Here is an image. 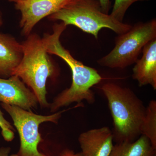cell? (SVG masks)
I'll list each match as a JSON object with an SVG mask.
<instances>
[{
    "instance_id": "cell-5",
    "label": "cell",
    "mask_w": 156,
    "mask_h": 156,
    "mask_svg": "<svg viewBox=\"0 0 156 156\" xmlns=\"http://www.w3.org/2000/svg\"><path fill=\"white\" fill-rule=\"evenodd\" d=\"M155 39V19L137 23L125 33L119 35L112 50L98 59L97 63L110 68H126L134 64L144 47Z\"/></svg>"
},
{
    "instance_id": "cell-14",
    "label": "cell",
    "mask_w": 156,
    "mask_h": 156,
    "mask_svg": "<svg viewBox=\"0 0 156 156\" xmlns=\"http://www.w3.org/2000/svg\"><path fill=\"white\" fill-rule=\"evenodd\" d=\"M144 0H115L114 5L110 15L120 22H123L126 11L128 8L136 2Z\"/></svg>"
},
{
    "instance_id": "cell-20",
    "label": "cell",
    "mask_w": 156,
    "mask_h": 156,
    "mask_svg": "<svg viewBox=\"0 0 156 156\" xmlns=\"http://www.w3.org/2000/svg\"><path fill=\"white\" fill-rule=\"evenodd\" d=\"M7 1H9L10 2H14L16 0H7Z\"/></svg>"
},
{
    "instance_id": "cell-21",
    "label": "cell",
    "mask_w": 156,
    "mask_h": 156,
    "mask_svg": "<svg viewBox=\"0 0 156 156\" xmlns=\"http://www.w3.org/2000/svg\"><path fill=\"white\" fill-rule=\"evenodd\" d=\"M9 156H20L19 155L17 154H12L11 155Z\"/></svg>"
},
{
    "instance_id": "cell-6",
    "label": "cell",
    "mask_w": 156,
    "mask_h": 156,
    "mask_svg": "<svg viewBox=\"0 0 156 156\" xmlns=\"http://www.w3.org/2000/svg\"><path fill=\"white\" fill-rule=\"evenodd\" d=\"M2 107L11 117L20 138V156H46L41 153L38 146L42 139L39 126L46 122L56 123L63 111L49 115H43L26 110L19 107L2 103Z\"/></svg>"
},
{
    "instance_id": "cell-1",
    "label": "cell",
    "mask_w": 156,
    "mask_h": 156,
    "mask_svg": "<svg viewBox=\"0 0 156 156\" xmlns=\"http://www.w3.org/2000/svg\"><path fill=\"white\" fill-rule=\"evenodd\" d=\"M66 27L62 22L56 23L53 26V33L45 34L42 38L48 53L63 59L69 66L72 75L70 87L57 95L50 105L52 112L74 102L81 103L83 100L90 104L94 103L95 96L91 88L103 79L96 69L76 60L62 45L60 37Z\"/></svg>"
},
{
    "instance_id": "cell-8",
    "label": "cell",
    "mask_w": 156,
    "mask_h": 156,
    "mask_svg": "<svg viewBox=\"0 0 156 156\" xmlns=\"http://www.w3.org/2000/svg\"><path fill=\"white\" fill-rule=\"evenodd\" d=\"M0 102L28 111L38 103L34 92L16 76L0 78Z\"/></svg>"
},
{
    "instance_id": "cell-4",
    "label": "cell",
    "mask_w": 156,
    "mask_h": 156,
    "mask_svg": "<svg viewBox=\"0 0 156 156\" xmlns=\"http://www.w3.org/2000/svg\"><path fill=\"white\" fill-rule=\"evenodd\" d=\"M48 18L52 21L60 20L66 26H75L96 39L101 29H109L120 35L132 27L104 13L98 0H69L62 9Z\"/></svg>"
},
{
    "instance_id": "cell-16",
    "label": "cell",
    "mask_w": 156,
    "mask_h": 156,
    "mask_svg": "<svg viewBox=\"0 0 156 156\" xmlns=\"http://www.w3.org/2000/svg\"><path fill=\"white\" fill-rule=\"evenodd\" d=\"M101 7V10L104 13L108 14L110 9V0H98Z\"/></svg>"
},
{
    "instance_id": "cell-12",
    "label": "cell",
    "mask_w": 156,
    "mask_h": 156,
    "mask_svg": "<svg viewBox=\"0 0 156 156\" xmlns=\"http://www.w3.org/2000/svg\"><path fill=\"white\" fill-rule=\"evenodd\" d=\"M156 150L149 139L141 135L134 141L117 143L110 156H156Z\"/></svg>"
},
{
    "instance_id": "cell-22",
    "label": "cell",
    "mask_w": 156,
    "mask_h": 156,
    "mask_svg": "<svg viewBox=\"0 0 156 156\" xmlns=\"http://www.w3.org/2000/svg\"><path fill=\"white\" fill-rule=\"evenodd\" d=\"M144 1H145V0H144Z\"/></svg>"
},
{
    "instance_id": "cell-10",
    "label": "cell",
    "mask_w": 156,
    "mask_h": 156,
    "mask_svg": "<svg viewBox=\"0 0 156 156\" xmlns=\"http://www.w3.org/2000/svg\"><path fill=\"white\" fill-rule=\"evenodd\" d=\"M142 56L133 67L132 77L138 82L140 87L151 85L156 89V39L145 45Z\"/></svg>"
},
{
    "instance_id": "cell-15",
    "label": "cell",
    "mask_w": 156,
    "mask_h": 156,
    "mask_svg": "<svg viewBox=\"0 0 156 156\" xmlns=\"http://www.w3.org/2000/svg\"><path fill=\"white\" fill-rule=\"evenodd\" d=\"M0 128L2 129V134L6 141H11L14 137V129L11 124L7 121L3 115L0 108Z\"/></svg>"
},
{
    "instance_id": "cell-3",
    "label": "cell",
    "mask_w": 156,
    "mask_h": 156,
    "mask_svg": "<svg viewBox=\"0 0 156 156\" xmlns=\"http://www.w3.org/2000/svg\"><path fill=\"white\" fill-rule=\"evenodd\" d=\"M21 44L23 56L12 76L18 77L31 89L41 107L49 106L46 83L55 72L42 38L30 34Z\"/></svg>"
},
{
    "instance_id": "cell-13",
    "label": "cell",
    "mask_w": 156,
    "mask_h": 156,
    "mask_svg": "<svg viewBox=\"0 0 156 156\" xmlns=\"http://www.w3.org/2000/svg\"><path fill=\"white\" fill-rule=\"evenodd\" d=\"M141 135H144L150 140L156 149V101L151 100L146 109L145 116L140 126Z\"/></svg>"
},
{
    "instance_id": "cell-2",
    "label": "cell",
    "mask_w": 156,
    "mask_h": 156,
    "mask_svg": "<svg viewBox=\"0 0 156 156\" xmlns=\"http://www.w3.org/2000/svg\"><path fill=\"white\" fill-rule=\"evenodd\" d=\"M101 89L108 102L113 121L114 140L117 143L134 141L141 135L140 126L146 108L129 88L105 83Z\"/></svg>"
},
{
    "instance_id": "cell-7",
    "label": "cell",
    "mask_w": 156,
    "mask_h": 156,
    "mask_svg": "<svg viewBox=\"0 0 156 156\" xmlns=\"http://www.w3.org/2000/svg\"><path fill=\"white\" fill-rule=\"evenodd\" d=\"M69 0H16L15 9L20 13L19 25L22 35L27 37L42 19L62 9Z\"/></svg>"
},
{
    "instance_id": "cell-11",
    "label": "cell",
    "mask_w": 156,
    "mask_h": 156,
    "mask_svg": "<svg viewBox=\"0 0 156 156\" xmlns=\"http://www.w3.org/2000/svg\"><path fill=\"white\" fill-rule=\"evenodd\" d=\"M22 56L21 44L10 35L0 33V78L12 76Z\"/></svg>"
},
{
    "instance_id": "cell-19",
    "label": "cell",
    "mask_w": 156,
    "mask_h": 156,
    "mask_svg": "<svg viewBox=\"0 0 156 156\" xmlns=\"http://www.w3.org/2000/svg\"><path fill=\"white\" fill-rule=\"evenodd\" d=\"M3 23L2 16V14L0 13V27L2 26Z\"/></svg>"
},
{
    "instance_id": "cell-17",
    "label": "cell",
    "mask_w": 156,
    "mask_h": 156,
    "mask_svg": "<svg viewBox=\"0 0 156 156\" xmlns=\"http://www.w3.org/2000/svg\"><path fill=\"white\" fill-rule=\"evenodd\" d=\"M60 156H82L80 153L74 152L73 151L69 149H66L61 153Z\"/></svg>"
},
{
    "instance_id": "cell-9",
    "label": "cell",
    "mask_w": 156,
    "mask_h": 156,
    "mask_svg": "<svg viewBox=\"0 0 156 156\" xmlns=\"http://www.w3.org/2000/svg\"><path fill=\"white\" fill-rule=\"evenodd\" d=\"M113 140L112 131L107 127L90 129L78 138L82 156H110Z\"/></svg>"
},
{
    "instance_id": "cell-18",
    "label": "cell",
    "mask_w": 156,
    "mask_h": 156,
    "mask_svg": "<svg viewBox=\"0 0 156 156\" xmlns=\"http://www.w3.org/2000/svg\"><path fill=\"white\" fill-rule=\"evenodd\" d=\"M10 151H11L10 147H0V156H9Z\"/></svg>"
}]
</instances>
